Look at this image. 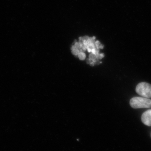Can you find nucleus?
Returning <instances> with one entry per match:
<instances>
[{
    "label": "nucleus",
    "mask_w": 151,
    "mask_h": 151,
    "mask_svg": "<svg viewBox=\"0 0 151 151\" xmlns=\"http://www.w3.org/2000/svg\"><path fill=\"white\" fill-rule=\"evenodd\" d=\"M130 105L134 109L151 108V100L145 97H134L130 101Z\"/></svg>",
    "instance_id": "1"
},
{
    "label": "nucleus",
    "mask_w": 151,
    "mask_h": 151,
    "mask_svg": "<svg viewBox=\"0 0 151 151\" xmlns=\"http://www.w3.org/2000/svg\"><path fill=\"white\" fill-rule=\"evenodd\" d=\"M137 93L141 96L145 98H151V85L147 82L139 83L136 86Z\"/></svg>",
    "instance_id": "2"
},
{
    "label": "nucleus",
    "mask_w": 151,
    "mask_h": 151,
    "mask_svg": "<svg viewBox=\"0 0 151 151\" xmlns=\"http://www.w3.org/2000/svg\"><path fill=\"white\" fill-rule=\"evenodd\" d=\"M142 122L146 126L151 127V110L144 112L142 116Z\"/></svg>",
    "instance_id": "3"
},
{
    "label": "nucleus",
    "mask_w": 151,
    "mask_h": 151,
    "mask_svg": "<svg viewBox=\"0 0 151 151\" xmlns=\"http://www.w3.org/2000/svg\"><path fill=\"white\" fill-rule=\"evenodd\" d=\"M71 50H72V53H73V55H78L79 52H80V51H79V50L76 48L74 46H72V48H71Z\"/></svg>",
    "instance_id": "4"
},
{
    "label": "nucleus",
    "mask_w": 151,
    "mask_h": 151,
    "mask_svg": "<svg viewBox=\"0 0 151 151\" xmlns=\"http://www.w3.org/2000/svg\"><path fill=\"white\" fill-rule=\"evenodd\" d=\"M78 55L79 59L81 60H84L86 58V55L83 52H80Z\"/></svg>",
    "instance_id": "5"
},
{
    "label": "nucleus",
    "mask_w": 151,
    "mask_h": 151,
    "mask_svg": "<svg viewBox=\"0 0 151 151\" xmlns=\"http://www.w3.org/2000/svg\"><path fill=\"white\" fill-rule=\"evenodd\" d=\"M89 57V59L92 60L93 62H94V60H95L96 58H97V56H96L95 54H93V53H92V54H90Z\"/></svg>",
    "instance_id": "6"
}]
</instances>
